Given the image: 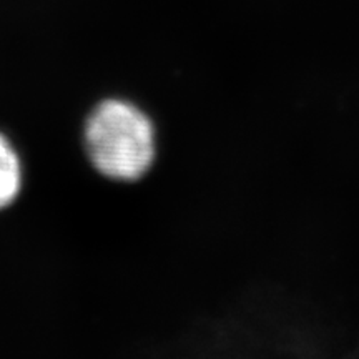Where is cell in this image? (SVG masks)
<instances>
[{"label": "cell", "mask_w": 359, "mask_h": 359, "mask_svg": "<svg viewBox=\"0 0 359 359\" xmlns=\"http://www.w3.org/2000/svg\"><path fill=\"white\" fill-rule=\"evenodd\" d=\"M22 188V167L15 150L0 135V210L7 208L19 196Z\"/></svg>", "instance_id": "7a4b0ae2"}, {"label": "cell", "mask_w": 359, "mask_h": 359, "mask_svg": "<svg viewBox=\"0 0 359 359\" xmlns=\"http://www.w3.org/2000/svg\"><path fill=\"white\" fill-rule=\"evenodd\" d=\"M85 148L93 167L122 182L140 178L155 158V130L132 103L105 100L85 125Z\"/></svg>", "instance_id": "6da1fadb"}]
</instances>
